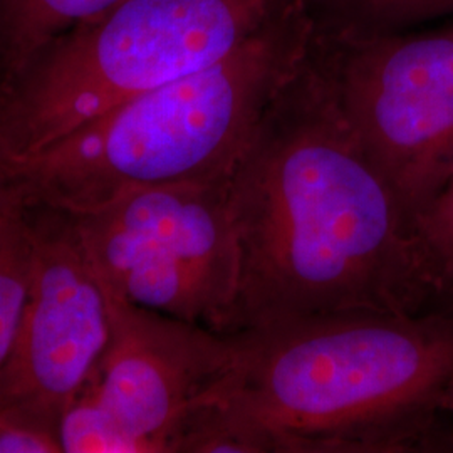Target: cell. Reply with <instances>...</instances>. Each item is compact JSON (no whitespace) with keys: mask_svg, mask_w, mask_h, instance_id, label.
<instances>
[{"mask_svg":"<svg viewBox=\"0 0 453 453\" xmlns=\"http://www.w3.org/2000/svg\"><path fill=\"white\" fill-rule=\"evenodd\" d=\"M239 297L228 334L353 311L440 308L443 277L388 180L306 67L228 179Z\"/></svg>","mask_w":453,"mask_h":453,"instance_id":"6da1fadb","label":"cell"},{"mask_svg":"<svg viewBox=\"0 0 453 453\" xmlns=\"http://www.w3.org/2000/svg\"><path fill=\"white\" fill-rule=\"evenodd\" d=\"M234 363L173 453L449 450L453 311H353L232 333Z\"/></svg>","mask_w":453,"mask_h":453,"instance_id":"7a4b0ae2","label":"cell"},{"mask_svg":"<svg viewBox=\"0 0 453 453\" xmlns=\"http://www.w3.org/2000/svg\"><path fill=\"white\" fill-rule=\"evenodd\" d=\"M311 31L292 2L220 61L0 163V207L82 213L133 187L230 179L308 67Z\"/></svg>","mask_w":453,"mask_h":453,"instance_id":"3957f363","label":"cell"},{"mask_svg":"<svg viewBox=\"0 0 453 453\" xmlns=\"http://www.w3.org/2000/svg\"><path fill=\"white\" fill-rule=\"evenodd\" d=\"M291 0H125L0 80V163L220 61Z\"/></svg>","mask_w":453,"mask_h":453,"instance_id":"277c9868","label":"cell"},{"mask_svg":"<svg viewBox=\"0 0 453 453\" xmlns=\"http://www.w3.org/2000/svg\"><path fill=\"white\" fill-rule=\"evenodd\" d=\"M69 215L108 289L228 334L241 277L228 180L133 187Z\"/></svg>","mask_w":453,"mask_h":453,"instance_id":"5b68a950","label":"cell"},{"mask_svg":"<svg viewBox=\"0 0 453 453\" xmlns=\"http://www.w3.org/2000/svg\"><path fill=\"white\" fill-rule=\"evenodd\" d=\"M326 76L417 226L453 172V26L357 44Z\"/></svg>","mask_w":453,"mask_h":453,"instance_id":"8992f818","label":"cell"},{"mask_svg":"<svg viewBox=\"0 0 453 453\" xmlns=\"http://www.w3.org/2000/svg\"><path fill=\"white\" fill-rule=\"evenodd\" d=\"M31 277L16 341L0 376V402L59 415L106 351L110 297L69 213L24 209Z\"/></svg>","mask_w":453,"mask_h":453,"instance_id":"52a82bcc","label":"cell"},{"mask_svg":"<svg viewBox=\"0 0 453 453\" xmlns=\"http://www.w3.org/2000/svg\"><path fill=\"white\" fill-rule=\"evenodd\" d=\"M106 292L111 331L93 374L97 395L143 452L173 453L185 421L230 370L234 338Z\"/></svg>","mask_w":453,"mask_h":453,"instance_id":"ba28073f","label":"cell"},{"mask_svg":"<svg viewBox=\"0 0 453 453\" xmlns=\"http://www.w3.org/2000/svg\"><path fill=\"white\" fill-rule=\"evenodd\" d=\"M125 0H0V80L50 41Z\"/></svg>","mask_w":453,"mask_h":453,"instance_id":"9c48e42d","label":"cell"},{"mask_svg":"<svg viewBox=\"0 0 453 453\" xmlns=\"http://www.w3.org/2000/svg\"><path fill=\"white\" fill-rule=\"evenodd\" d=\"M31 277V232L20 207H0V376L9 361Z\"/></svg>","mask_w":453,"mask_h":453,"instance_id":"30bf717a","label":"cell"},{"mask_svg":"<svg viewBox=\"0 0 453 453\" xmlns=\"http://www.w3.org/2000/svg\"><path fill=\"white\" fill-rule=\"evenodd\" d=\"M63 453H145L104 406L91 380L58 421Z\"/></svg>","mask_w":453,"mask_h":453,"instance_id":"8fae6325","label":"cell"},{"mask_svg":"<svg viewBox=\"0 0 453 453\" xmlns=\"http://www.w3.org/2000/svg\"><path fill=\"white\" fill-rule=\"evenodd\" d=\"M0 453H63L58 420L29 406L0 402Z\"/></svg>","mask_w":453,"mask_h":453,"instance_id":"7c38bea8","label":"cell"},{"mask_svg":"<svg viewBox=\"0 0 453 453\" xmlns=\"http://www.w3.org/2000/svg\"><path fill=\"white\" fill-rule=\"evenodd\" d=\"M417 230L447 288L453 277V172L437 198L423 211Z\"/></svg>","mask_w":453,"mask_h":453,"instance_id":"4fadbf2b","label":"cell"},{"mask_svg":"<svg viewBox=\"0 0 453 453\" xmlns=\"http://www.w3.org/2000/svg\"><path fill=\"white\" fill-rule=\"evenodd\" d=\"M355 14L380 29L452 14L453 0H346Z\"/></svg>","mask_w":453,"mask_h":453,"instance_id":"5bb4252c","label":"cell"},{"mask_svg":"<svg viewBox=\"0 0 453 453\" xmlns=\"http://www.w3.org/2000/svg\"><path fill=\"white\" fill-rule=\"evenodd\" d=\"M440 308L453 311V277L449 280V284H447V288H445V291H443V297H441Z\"/></svg>","mask_w":453,"mask_h":453,"instance_id":"9a60e30c","label":"cell"},{"mask_svg":"<svg viewBox=\"0 0 453 453\" xmlns=\"http://www.w3.org/2000/svg\"><path fill=\"white\" fill-rule=\"evenodd\" d=\"M443 410L447 413L453 415V381L450 383V387L445 391V396H443Z\"/></svg>","mask_w":453,"mask_h":453,"instance_id":"2e32d148","label":"cell"}]
</instances>
